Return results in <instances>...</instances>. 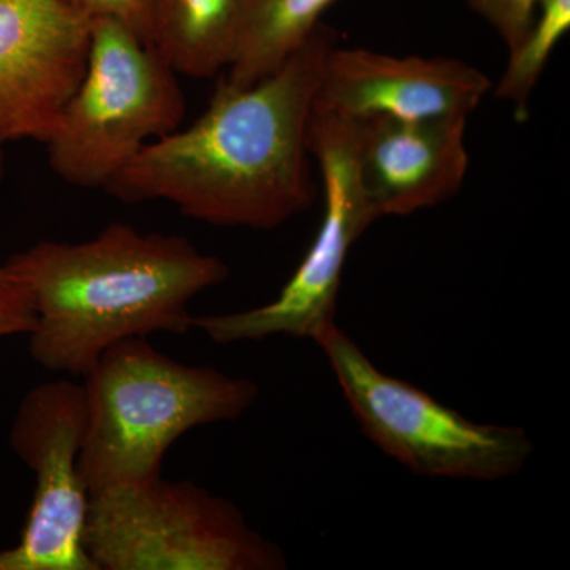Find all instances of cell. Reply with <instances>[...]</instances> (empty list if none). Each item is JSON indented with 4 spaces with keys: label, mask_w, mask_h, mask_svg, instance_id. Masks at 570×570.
Wrapping results in <instances>:
<instances>
[{
    "label": "cell",
    "mask_w": 570,
    "mask_h": 570,
    "mask_svg": "<svg viewBox=\"0 0 570 570\" xmlns=\"http://www.w3.org/2000/svg\"><path fill=\"white\" fill-rule=\"evenodd\" d=\"M469 118L360 121L358 174L377 219L433 208L466 179Z\"/></svg>",
    "instance_id": "11"
},
{
    "label": "cell",
    "mask_w": 570,
    "mask_h": 570,
    "mask_svg": "<svg viewBox=\"0 0 570 570\" xmlns=\"http://www.w3.org/2000/svg\"><path fill=\"white\" fill-rule=\"evenodd\" d=\"M246 0H154L151 47L186 77L206 80L234 58Z\"/></svg>",
    "instance_id": "12"
},
{
    "label": "cell",
    "mask_w": 570,
    "mask_h": 570,
    "mask_svg": "<svg viewBox=\"0 0 570 570\" xmlns=\"http://www.w3.org/2000/svg\"><path fill=\"white\" fill-rule=\"evenodd\" d=\"M6 265L36 311L33 362L81 377L124 340L189 332V303L230 275L184 236L141 234L122 223L85 243H37Z\"/></svg>",
    "instance_id": "2"
},
{
    "label": "cell",
    "mask_w": 570,
    "mask_h": 570,
    "mask_svg": "<svg viewBox=\"0 0 570 570\" xmlns=\"http://www.w3.org/2000/svg\"><path fill=\"white\" fill-rule=\"evenodd\" d=\"M82 547L97 570H284L234 502L163 478L89 494Z\"/></svg>",
    "instance_id": "4"
},
{
    "label": "cell",
    "mask_w": 570,
    "mask_h": 570,
    "mask_svg": "<svg viewBox=\"0 0 570 570\" xmlns=\"http://www.w3.org/2000/svg\"><path fill=\"white\" fill-rule=\"evenodd\" d=\"M85 423V387L73 382H45L21 401L10 444L36 475V491L20 542L0 551V570H97L82 547L89 491L78 460Z\"/></svg>",
    "instance_id": "8"
},
{
    "label": "cell",
    "mask_w": 570,
    "mask_h": 570,
    "mask_svg": "<svg viewBox=\"0 0 570 570\" xmlns=\"http://www.w3.org/2000/svg\"><path fill=\"white\" fill-rule=\"evenodd\" d=\"M478 67L450 58H395L333 45L326 52L316 104L347 118H469L491 91Z\"/></svg>",
    "instance_id": "10"
},
{
    "label": "cell",
    "mask_w": 570,
    "mask_h": 570,
    "mask_svg": "<svg viewBox=\"0 0 570 570\" xmlns=\"http://www.w3.org/2000/svg\"><path fill=\"white\" fill-rule=\"evenodd\" d=\"M184 116L176 71L163 56L126 26L97 18L80 85L47 142L52 171L71 186L104 189Z\"/></svg>",
    "instance_id": "5"
},
{
    "label": "cell",
    "mask_w": 570,
    "mask_h": 570,
    "mask_svg": "<svg viewBox=\"0 0 570 570\" xmlns=\"http://www.w3.org/2000/svg\"><path fill=\"white\" fill-rule=\"evenodd\" d=\"M91 28L66 0H0V148L50 141L85 73Z\"/></svg>",
    "instance_id": "9"
},
{
    "label": "cell",
    "mask_w": 570,
    "mask_h": 570,
    "mask_svg": "<svg viewBox=\"0 0 570 570\" xmlns=\"http://www.w3.org/2000/svg\"><path fill=\"white\" fill-rule=\"evenodd\" d=\"M469 9L489 22L504 41L508 50H513L530 29L538 10L539 0H466Z\"/></svg>",
    "instance_id": "15"
},
{
    "label": "cell",
    "mask_w": 570,
    "mask_h": 570,
    "mask_svg": "<svg viewBox=\"0 0 570 570\" xmlns=\"http://www.w3.org/2000/svg\"><path fill=\"white\" fill-rule=\"evenodd\" d=\"M335 40L322 22L264 80L235 88L220 78L193 126L142 146L105 193L124 204L167 200L202 223L257 230L306 212L317 194L307 127Z\"/></svg>",
    "instance_id": "1"
},
{
    "label": "cell",
    "mask_w": 570,
    "mask_h": 570,
    "mask_svg": "<svg viewBox=\"0 0 570 570\" xmlns=\"http://www.w3.org/2000/svg\"><path fill=\"white\" fill-rule=\"evenodd\" d=\"M336 0H246L234 58L224 80L249 88L264 80L311 39Z\"/></svg>",
    "instance_id": "13"
},
{
    "label": "cell",
    "mask_w": 570,
    "mask_h": 570,
    "mask_svg": "<svg viewBox=\"0 0 570 570\" xmlns=\"http://www.w3.org/2000/svg\"><path fill=\"white\" fill-rule=\"evenodd\" d=\"M570 29V0H539L534 20L523 39L509 51V62L494 96L512 104L517 119L528 118L532 92L554 48Z\"/></svg>",
    "instance_id": "14"
},
{
    "label": "cell",
    "mask_w": 570,
    "mask_h": 570,
    "mask_svg": "<svg viewBox=\"0 0 570 570\" xmlns=\"http://www.w3.org/2000/svg\"><path fill=\"white\" fill-rule=\"evenodd\" d=\"M85 379L78 466L89 494L160 478L165 453L183 434L234 422L258 397L249 379L184 365L145 336L107 348Z\"/></svg>",
    "instance_id": "3"
},
{
    "label": "cell",
    "mask_w": 570,
    "mask_h": 570,
    "mask_svg": "<svg viewBox=\"0 0 570 570\" xmlns=\"http://www.w3.org/2000/svg\"><path fill=\"white\" fill-rule=\"evenodd\" d=\"M314 343L365 436L414 474L494 482L515 478L531 459L534 444L523 428L472 422L379 370L336 324Z\"/></svg>",
    "instance_id": "6"
},
{
    "label": "cell",
    "mask_w": 570,
    "mask_h": 570,
    "mask_svg": "<svg viewBox=\"0 0 570 570\" xmlns=\"http://www.w3.org/2000/svg\"><path fill=\"white\" fill-rule=\"evenodd\" d=\"M358 119L314 102L307 149L324 181L325 206L313 245L273 302L239 313L194 317L217 344L262 341L273 336L316 341L336 324V303L348 254L377 216L360 181Z\"/></svg>",
    "instance_id": "7"
},
{
    "label": "cell",
    "mask_w": 570,
    "mask_h": 570,
    "mask_svg": "<svg viewBox=\"0 0 570 570\" xmlns=\"http://www.w3.org/2000/svg\"><path fill=\"white\" fill-rule=\"evenodd\" d=\"M89 20L108 18L151 47L154 0H66Z\"/></svg>",
    "instance_id": "16"
},
{
    "label": "cell",
    "mask_w": 570,
    "mask_h": 570,
    "mask_svg": "<svg viewBox=\"0 0 570 570\" xmlns=\"http://www.w3.org/2000/svg\"><path fill=\"white\" fill-rule=\"evenodd\" d=\"M3 176V156L0 149V184ZM36 311L28 291L7 265H0V337L31 335L36 330Z\"/></svg>",
    "instance_id": "17"
}]
</instances>
